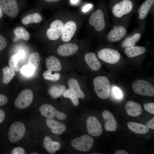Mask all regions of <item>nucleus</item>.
I'll return each mask as SVG.
<instances>
[{"label": "nucleus", "instance_id": "obj_1", "mask_svg": "<svg viewBox=\"0 0 154 154\" xmlns=\"http://www.w3.org/2000/svg\"><path fill=\"white\" fill-rule=\"evenodd\" d=\"M72 61L74 68L83 75L90 71L96 72L101 69V64L96 54L83 50L74 57Z\"/></svg>", "mask_w": 154, "mask_h": 154}, {"label": "nucleus", "instance_id": "obj_2", "mask_svg": "<svg viewBox=\"0 0 154 154\" xmlns=\"http://www.w3.org/2000/svg\"><path fill=\"white\" fill-rule=\"evenodd\" d=\"M66 84L69 88L79 99H84V92L86 88V81L84 77L72 70L67 73L65 78Z\"/></svg>", "mask_w": 154, "mask_h": 154}, {"label": "nucleus", "instance_id": "obj_3", "mask_svg": "<svg viewBox=\"0 0 154 154\" xmlns=\"http://www.w3.org/2000/svg\"><path fill=\"white\" fill-rule=\"evenodd\" d=\"M45 64L48 70L53 72L67 73L74 69L72 60L57 55L48 57L46 59Z\"/></svg>", "mask_w": 154, "mask_h": 154}, {"label": "nucleus", "instance_id": "obj_4", "mask_svg": "<svg viewBox=\"0 0 154 154\" xmlns=\"http://www.w3.org/2000/svg\"><path fill=\"white\" fill-rule=\"evenodd\" d=\"M85 50L84 44L70 41L58 44L56 48V53L58 56L68 58L74 57Z\"/></svg>", "mask_w": 154, "mask_h": 154}, {"label": "nucleus", "instance_id": "obj_5", "mask_svg": "<svg viewBox=\"0 0 154 154\" xmlns=\"http://www.w3.org/2000/svg\"><path fill=\"white\" fill-rule=\"evenodd\" d=\"M93 90L97 96L104 100L109 97L110 92V85L108 78L103 76L95 77L92 81Z\"/></svg>", "mask_w": 154, "mask_h": 154}, {"label": "nucleus", "instance_id": "obj_6", "mask_svg": "<svg viewBox=\"0 0 154 154\" xmlns=\"http://www.w3.org/2000/svg\"><path fill=\"white\" fill-rule=\"evenodd\" d=\"M94 143V140L92 137L87 135H84L72 139L71 144L76 150L86 152L92 148Z\"/></svg>", "mask_w": 154, "mask_h": 154}, {"label": "nucleus", "instance_id": "obj_7", "mask_svg": "<svg viewBox=\"0 0 154 154\" xmlns=\"http://www.w3.org/2000/svg\"><path fill=\"white\" fill-rule=\"evenodd\" d=\"M97 57L103 61L110 64L118 62L121 55L117 50L109 48H104L99 50L97 52Z\"/></svg>", "mask_w": 154, "mask_h": 154}, {"label": "nucleus", "instance_id": "obj_8", "mask_svg": "<svg viewBox=\"0 0 154 154\" xmlns=\"http://www.w3.org/2000/svg\"><path fill=\"white\" fill-rule=\"evenodd\" d=\"M132 87L133 91L139 95L150 97L154 96V86L145 80H136L133 83Z\"/></svg>", "mask_w": 154, "mask_h": 154}, {"label": "nucleus", "instance_id": "obj_9", "mask_svg": "<svg viewBox=\"0 0 154 154\" xmlns=\"http://www.w3.org/2000/svg\"><path fill=\"white\" fill-rule=\"evenodd\" d=\"M133 8V3L130 0H122L113 6L112 13L115 17L121 18L131 13Z\"/></svg>", "mask_w": 154, "mask_h": 154}, {"label": "nucleus", "instance_id": "obj_10", "mask_svg": "<svg viewBox=\"0 0 154 154\" xmlns=\"http://www.w3.org/2000/svg\"><path fill=\"white\" fill-rule=\"evenodd\" d=\"M88 22L96 31H102L106 26L104 15L103 11L98 9L92 13L90 17Z\"/></svg>", "mask_w": 154, "mask_h": 154}, {"label": "nucleus", "instance_id": "obj_11", "mask_svg": "<svg viewBox=\"0 0 154 154\" xmlns=\"http://www.w3.org/2000/svg\"><path fill=\"white\" fill-rule=\"evenodd\" d=\"M39 110L42 116L49 119L56 117L60 120H64L66 118V115L64 113L58 111L52 105L45 104L41 105Z\"/></svg>", "mask_w": 154, "mask_h": 154}, {"label": "nucleus", "instance_id": "obj_12", "mask_svg": "<svg viewBox=\"0 0 154 154\" xmlns=\"http://www.w3.org/2000/svg\"><path fill=\"white\" fill-rule=\"evenodd\" d=\"M25 131L24 125L20 122L13 123L9 128L8 138L12 143L17 142L21 139L24 136Z\"/></svg>", "mask_w": 154, "mask_h": 154}, {"label": "nucleus", "instance_id": "obj_13", "mask_svg": "<svg viewBox=\"0 0 154 154\" xmlns=\"http://www.w3.org/2000/svg\"><path fill=\"white\" fill-rule=\"evenodd\" d=\"M33 94L32 90L26 89L22 90L15 99L14 104L19 109H24L29 107L32 103Z\"/></svg>", "mask_w": 154, "mask_h": 154}, {"label": "nucleus", "instance_id": "obj_14", "mask_svg": "<svg viewBox=\"0 0 154 154\" xmlns=\"http://www.w3.org/2000/svg\"><path fill=\"white\" fill-rule=\"evenodd\" d=\"M64 24L61 20L53 21L46 31L48 38L51 40H56L61 37Z\"/></svg>", "mask_w": 154, "mask_h": 154}, {"label": "nucleus", "instance_id": "obj_15", "mask_svg": "<svg viewBox=\"0 0 154 154\" xmlns=\"http://www.w3.org/2000/svg\"><path fill=\"white\" fill-rule=\"evenodd\" d=\"M0 6L5 13L14 18L17 15L19 9L17 0H0Z\"/></svg>", "mask_w": 154, "mask_h": 154}, {"label": "nucleus", "instance_id": "obj_16", "mask_svg": "<svg viewBox=\"0 0 154 154\" xmlns=\"http://www.w3.org/2000/svg\"><path fill=\"white\" fill-rule=\"evenodd\" d=\"M77 29V24L73 20H69L64 23L60 37L62 42L70 41L74 36Z\"/></svg>", "mask_w": 154, "mask_h": 154}, {"label": "nucleus", "instance_id": "obj_17", "mask_svg": "<svg viewBox=\"0 0 154 154\" xmlns=\"http://www.w3.org/2000/svg\"><path fill=\"white\" fill-rule=\"evenodd\" d=\"M86 127L88 133L94 137L101 135L102 130V126L98 119L94 116H90L86 120Z\"/></svg>", "mask_w": 154, "mask_h": 154}, {"label": "nucleus", "instance_id": "obj_18", "mask_svg": "<svg viewBox=\"0 0 154 154\" xmlns=\"http://www.w3.org/2000/svg\"><path fill=\"white\" fill-rule=\"evenodd\" d=\"M127 33L126 28L124 26L117 25L114 27L108 33L107 39L111 42H117L124 37Z\"/></svg>", "mask_w": 154, "mask_h": 154}, {"label": "nucleus", "instance_id": "obj_19", "mask_svg": "<svg viewBox=\"0 0 154 154\" xmlns=\"http://www.w3.org/2000/svg\"><path fill=\"white\" fill-rule=\"evenodd\" d=\"M52 72L48 70L45 71L43 74L44 78L46 80L53 83V84H66L65 78L67 73L54 72L53 73Z\"/></svg>", "mask_w": 154, "mask_h": 154}, {"label": "nucleus", "instance_id": "obj_20", "mask_svg": "<svg viewBox=\"0 0 154 154\" xmlns=\"http://www.w3.org/2000/svg\"><path fill=\"white\" fill-rule=\"evenodd\" d=\"M102 116L105 121L106 130L108 131H114L116 130L117 122L112 114L108 110H105L102 112Z\"/></svg>", "mask_w": 154, "mask_h": 154}, {"label": "nucleus", "instance_id": "obj_21", "mask_svg": "<svg viewBox=\"0 0 154 154\" xmlns=\"http://www.w3.org/2000/svg\"><path fill=\"white\" fill-rule=\"evenodd\" d=\"M125 108L127 114L133 117L139 116L142 112L140 104L132 100L129 101L126 103Z\"/></svg>", "mask_w": 154, "mask_h": 154}, {"label": "nucleus", "instance_id": "obj_22", "mask_svg": "<svg viewBox=\"0 0 154 154\" xmlns=\"http://www.w3.org/2000/svg\"><path fill=\"white\" fill-rule=\"evenodd\" d=\"M66 85L60 84H51L48 89L49 94L54 98L62 96L66 89Z\"/></svg>", "mask_w": 154, "mask_h": 154}, {"label": "nucleus", "instance_id": "obj_23", "mask_svg": "<svg viewBox=\"0 0 154 154\" xmlns=\"http://www.w3.org/2000/svg\"><path fill=\"white\" fill-rule=\"evenodd\" d=\"M154 0H146L141 5L137 11L140 20L144 19L154 4Z\"/></svg>", "mask_w": 154, "mask_h": 154}, {"label": "nucleus", "instance_id": "obj_24", "mask_svg": "<svg viewBox=\"0 0 154 154\" xmlns=\"http://www.w3.org/2000/svg\"><path fill=\"white\" fill-rule=\"evenodd\" d=\"M43 145L44 148L50 153H54L59 150L60 147L59 142L52 141L48 136H46L44 138Z\"/></svg>", "mask_w": 154, "mask_h": 154}, {"label": "nucleus", "instance_id": "obj_25", "mask_svg": "<svg viewBox=\"0 0 154 154\" xmlns=\"http://www.w3.org/2000/svg\"><path fill=\"white\" fill-rule=\"evenodd\" d=\"M127 126L131 131L138 134L147 133L149 130V128L145 125L132 121L128 122Z\"/></svg>", "mask_w": 154, "mask_h": 154}, {"label": "nucleus", "instance_id": "obj_26", "mask_svg": "<svg viewBox=\"0 0 154 154\" xmlns=\"http://www.w3.org/2000/svg\"><path fill=\"white\" fill-rule=\"evenodd\" d=\"M24 52L22 50H20L18 53L12 55L8 62L10 67L14 71H18L20 69L18 62L20 60L24 58Z\"/></svg>", "mask_w": 154, "mask_h": 154}, {"label": "nucleus", "instance_id": "obj_27", "mask_svg": "<svg viewBox=\"0 0 154 154\" xmlns=\"http://www.w3.org/2000/svg\"><path fill=\"white\" fill-rule=\"evenodd\" d=\"M146 51L144 47L134 46L125 48L124 52L129 57L133 58L144 54Z\"/></svg>", "mask_w": 154, "mask_h": 154}, {"label": "nucleus", "instance_id": "obj_28", "mask_svg": "<svg viewBox=\"0 0 154 154\" xmlns=\"http://www.w3.org/2000/svg\"><path fill=\"white\" fill-rule=\"evenodd\" d=\"M15 37L13 38L14 42H16L21 39L28 40L30 37L26 29L21 26L15 28L13 31Z\"/></svg>", "mask_w": 154, "mask_h": 154}, {"label": "nucleus", "instance_id": "obj_29", "mask_svg": "<svg viewBox=\"0 0 154 154\" xmlns=\"http://www.w3.org/2000/svg\"><path fill=\"white\" fill-rule=\"evenodd\" d=\"M141 36L139 33H134L125 38L121 44L122 48L135 46L136 43L140 40Z\"/></svg>", "mask_w": 154, "mask_h": 154}, {"label": "nucleus", "instance_id": "obj_30", "mask_svg": "<svg viewBox=\"0 0 154 154\" xmlns=\"http://www.w3.org/2000/svg\"><path fill=\"white\" fill-rule=\"evenodd\" d=\"M42 20V16L36 13L28 15L24 17L22 20V22L24 25H26L33 23H38Z\"/></svg>", "mask_w": 154, "mask_h": 154}, {"label": "nucleus", "instance_id": "obj_31", "mask_svg": "<svg viewBox=\"0 0 154 154\" xmlns=\"http://www.w3.org/2000/svg\"><path fill=\"white\" fill-rule=\"evenodd\" d=\"M3 82L5 84L9 83L15 75L14 70L10 67L5 66L2 69Z\"/></svg>", "mask_w": 154, "mask_h": 154}, {"label": "nucleus", "instance_id": "obj_32", "mask_svg": "<svg viewBox=\"0 0 154 154\" xmlns=\"http://www.w3.org/2000/svg\"><path fill=\"white\" fill-rule=\"evenodd\" d=\"M62 96L64 98L69 99L73 105L75 106H78L79 104L78 98L69 88L66 90Z\"/></svg>", "mask_w": 154, "mask_h": 154}, {"label": "nucleus", "instance_id": "obj_33", "mask_svg": "<svg viewBox=\"0 0 154 154\" xmlns=\"http://www.w3.org/2000/svg\"><path fill=\"white\" fill-rule=\"evenodd\" d=\"M41 59L38 53L33 52L29 56L28 64L34 66L36 70L40 66Z\"/></svg>", "mask_w": 154, "mask_h": 154}, {"label": "nucleus", "instance_id": "obj_34", "mask_svg": "<svg viewBox=\"0 0 154 154\" xmlns=\"http://www.w3.org/2000/svg\"><path fill=\"white\" fill-rule=\"evenodd\" d=\"M36 70L34 66L32 65L28 64L23 66L21 68V73L26 76H30L32 75Z\"/></svg>", "mask_w": 154, "mask_h": 154}, {"label": "nucleus", "instance_id": "obj_35", "mask_svg": "<svg viewBox=\"0 0 154 154\" xmlns=\"http://www.w3.org/2000/svg\"><path fill=\"white\" fill-rule=\"evenodd\" d=\"M47 126L51 129H56L65 125L52 119L47 118L46 120Z\"/></svg>", "mask_w": 154, "mask_h": 154}, {"label": "nucleus", "instance_id": "obj_36", "mask_svg": "<svg viewBox=\"0 0 154 154\" xmlns=\"http://www.w3.org/2000/svg\"><path fill=\"white\" fill-rule=\"evenodd\" d=\"M145 110L152 114H154V103L149 102L145 103L144 105Z\"/></svg>", "mask_w": 154, "mask_h": 154}, {"label": "nucleus", "instance_id": "obj_37", "mask_svg": "<svg viewBox=\"0 0 154 154\" xmlns=\"http://www.w3.org/2000/svg\"><path fill=\"white\" fill-rule=\"evenodd\" d=\"M7 45V42L6 38L0 35V51L4 49Z\"/></svg>", "mask_w": 154, "mask_h": 154}, {"label": "nucleus", "instance_id": "obj_38", "mask_svg": "<svg viewBox=\"0 0 154 154\" xmlns=\"http://www.w3.org/2000/svg\"><path fill=\"white\" fill-rule=\"evenodd\" d=\"M113 91L115 96L118 99H121L122 97V93L121 90L117 87H114Z\"/></svg>", "mask_w": 154, "mask_h": 154}, {"label": "nucleus", "instance_id": "obj_39", "mask_svg": "<svg viewBox=\"0 0 154 154\" xmlns=\"http://www.w3.org/2000/svg\"><path fill=\"white\" fill-rule=\"evenodd\" d=\"M25 149L21 147L15 148L12 150V154H25Z\"/></svg>", "mask_w": 154, "mask_h": 154}, {"label": "nucleus", "instance_id": "obj_40", "mask_svg": "<svg viewBox=\"0 0 154 154\" xmlns=\"http://www.w3.org/2000/svg\"><path fill=\"white\" fill-rule=\"evenodd\" d=\"M66 129V126L65 125L56 129H51V131L54 133L60 135L62 134V133L65 131Z\"/></svg>", "mask_w": 154, "mask_h": 154}, {"label": "nucleus", "instance_id": "obj_41", "mask_svg": "<svg viewBox=\"0 0 154 154\" xmlns=\"http://www.w3.org/2000/svg\"><path fill=\"white\" fill-rule=\"evenodd\" d=\"M8 99L5 96L0 94V106L3 105L7 103Z\"/></svg>", "mask_w": 154, "mask_h": 154}, {"label": "nucleus", "instance_id": "obj_42", "mask_svg": "<svg viewBox=\"0 0 154 154\" xmlns=\"http://www.w3.org/2000/svg\"><path fill=\"white\" fill-rule=\"evenodd\" d=\"M146 125L149 128L154 129V117L147 122Z\"/></svg>", "mask_w": 154, "mask_h": 154}, {"label": "nucleus", "instance_id": "obj_43", "mask_svg": "<svg viewBox=\"0 0 154 154\" xmlns=\"http://www.w3.org/2000/svg\"><path fill=\"white\" fill-rule=\"evenodd\" d=\"M5 117V114L3 110L0 109V123L3 121Z\"/></svg>", "mask_w": 154, "mask_h": 154}, {"label": "nucleus", "instance_id": "obj_44", "mask_svg": "<svg viewBox=\"0 0 154 154\" xmlns=\"http://www.w3.org/2000/svg\"><path fill=\"white\" fill-rule=\"evenodd\" d=\"M92 5L90 4L86 5L83 8L82 11L84 12L87 11L92 7Z\"/></svg>", "mask_w": 154, "mask_h": 154}, {"label": "nucleus", "instance_id": "obj_45", "mask_svg": "<svg viewBox=\"0 0 154 154\" xmlns=\"http://www.w3.org/2000/svg\"><path fill=\"white\" fill-rule=\"evenodd\" d=\"M115 154H128V153L126 151L122 150H120L117 151L115 153Z\"/></svg>", "mask_w": 154, "mask_h": 154}, {"label": "nucleus", "instance_id": "obj_46", "mask_svg": "<svg viewBox=\"0 0 154 154\" xmlns=\"http://www.w3.org/2000/svg\"><path fill=\"white\" fill-rule=\"evenodd\" d=\"M46 2L48 3L50 2H58L60 0H43Z\"/></svg>", "mask_w": 154, "mask_h": 154}, {"label": "nucleus", "instance_id": "obj_47", "mask_svg": "<svg viewBox=\"0 0 154 154\" xmlns=\"http://www.w3.org/2000/svg\"><path fill=\"white\" fill-rule=\"evenodd\" d=\"M79 0H70V2L72 4H75L77 3Z\"/></svg>", "mask_w": 154, "mask_h": 154}, {"label": "nucleus", "instance_id": "obj_48", "mask_svg": "<svg viewBox=\"0 0 154 154\" xmlns=\"http://www.w3.org/2000/svg\"><path fill=\"white\" fill-rule=\"evenodd\" d=\"M3 15L2 11L0 6V18H1Z\"/></svg>", "mask_w": 154, "mask_h": 154}, {"label": "nucleus", "instance_id": "obj_49", "mask_svg": "<svg viewBox=\"0 0 154 154\" xmlns=\"http://www.w3.org/2000/svg\"><path fill=\"white\" fill-rule=\"evenodd\" d=\"M30 154H37L38 153H30Z\"/></svg>", "mask_w": 154, "mask_h": 154}, {"label": "nucleus", "instance_id": "obj_50", "mask_svg": "<svg viewBox=\"0 0 154 154\" xmlns=\"http://www.w3.org/2000/svg\"><path fill=\"white\" fill-rule=\"evenodd\" d=\"M93 154H98L99 153H93Z\"/></svg>", "mask_w": 154, "mask_h": 154}]
</instances>
